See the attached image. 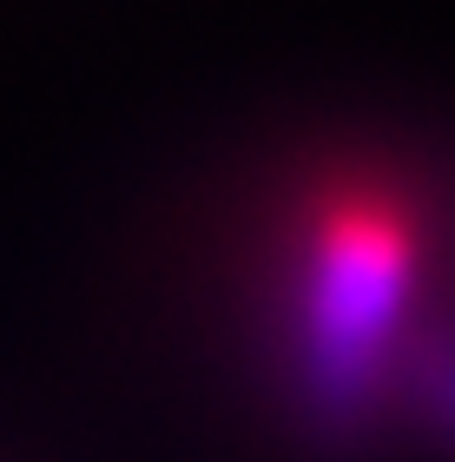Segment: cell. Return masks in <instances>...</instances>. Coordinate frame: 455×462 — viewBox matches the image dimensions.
I'll list each match as a JSON object with an SVG mask.
<instances>
[{"label": "cell", "instance_id": "1", "mask_svg": "<svg viewBox=\"0 0 455 462\" xmlns=\"http://www.w3.org/2000/svg\"><path fill=\"white\" fill-rule=\"evenodd\" d=\"M449 271L455 205L416 159H310L271 199L251 304L310 430L363 436L409 410L455 337Z\"/></svg>", "mask_w": 455, "mask_h": 462}]
</instances>
